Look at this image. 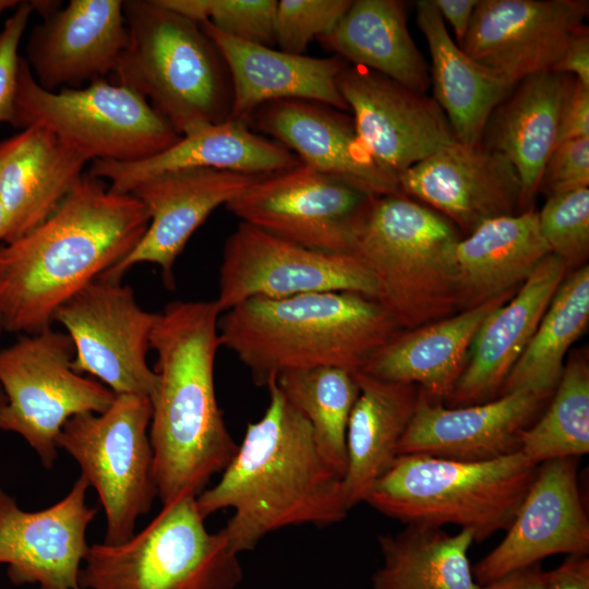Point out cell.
Returning <instances> with one entry per match:
<instances>
[{"label":"cell","instance_id":"27","mask_svg":"<svg viewBox=\"0 0 589 589\" xmlns=\"http://www.w3.org/2000/svg\"><path fill=\"white\" fill-rule=\"evenodd\" d=\"M301 160L287 147L257 135L244 121L228 119L204 125L164 152L137 161L93 160L88 175L109 181L116 193L130 194L141 181L183 168H214L268 175L291 169Z\"/></svg>","mask_w":589,"mask_h":589},{"label":"cell","instance_id":"43","mask_svg":"<svg viewBox=\"0 0 589 589\" xmlns=\"http://www.w3.org/2000/svg\"><path fill=\"white\" fill-rule=\"evenodd\" d=\"M589 137V86L575 79L562 106L557 144Z\"/></svg>","mask_w":589,"mask_h":589},{"label":"cell","instance_id":"29","mask_svg":"<svg viewBox=\"0 0 589 589\" xmlns=\"http://www.w3.org/2000/svg\"><path fill=\"white\" fill-rule=\"evenodd\" d=\"M574 81L553 71L524 79L485 127L481 142L503 154L517 171L522 212L539 191L543 168L557 145L562 106Z\"/></svg>","mask_w":589,"mask_h":589},{"label":"cell","instance_id":"39","mask_svg":"<svg viewBox=\"0 0 589 589\" xmlns=\"http://www.w3.org/2000/svg\"><path fill=\"white\" fill-rule=\"evenodd\" d=\"M541 235L552 254L568 267L582 266L589 253V189L554 194L538 213Z\"/></svg>","mask_w":589,"mask_h":589},{"label":"cell","instance_id":"41","mask_svg":"<svg viewBox=\"0 0 589 589\" xmlns=\"http://www.w3.org/2000/svg\"><path fill=\"white\" fill-rule=\"evenodd\" d=\"M589 185V137L556 145L540 179L539 191L548 197Z\"/></svg>","mask_w":589,"mask_h":589},{"label":"cell","instance_id":"6","mask_svg":"<svg viewBox=\"0 0 589 589\" xmlns=\"http://www.w3.org/2000/svg\"><path fill=\"white\" fill-rule=\"evenodd\" d=\"M129 43L116 84L142 95L183 136L231 116L227 65L201 25L159 0L123 1Z\"/></svg>","mask_w":589,"mask_h":589},{"label":"cell","instance_id":"34","mask_svg":"<svg viewBox=\"0 0 589 589\" xmlns=\"http://www.w3.org/2000/svg\"><path fill=\"white\" fill-rule=\"evenodd\" d=\"M383 565L372 577V589H479L468 551L474 534H455L443 527L407 525L377 539Z\"/></svg>","mask_w":589,"mask_h":589},{"label":"cell","instance_id":"49","mask_svg":"<svg viewBox=\"0 0 589 589\" xmlns=\"http://www.w3.org/2000/svg\"><path fill=\"white\" fill-rule=\"evenodd\" d=\"M20 3V0H0V15L7 10L16 8Z\"/></svg>","mask_w":589,"mask_h":589},{"label":"cell","instance_id":"20","mask_svg":"<svg viewBox=\"0 0 589 589\" xmlns=\"http://www.w3.org/2000/svg\"><path fill=\"white\" fill-rule=\"evenodd\" d=\"M398 184L402 194L430 205L467 233L520 209L516 169L482 142L455 140L405 170Z\"/></svg>","mask_w":589,"mask_h":589},{"label":"cell","instance_id":"31","mask_svg":"<svg viewBox=\"0 0 589 589\" xmlns=\"http://www.w3.org/2000/svg\"><path fill=\"white\" fill-rule=\"evenodd\" d=\"M550 253L532 208L482 223L456 247L461 311L518 289Z\"/></svg>","mask_w":589,"mask_h":589},{"label":"cell","instance_id":"14","mask_svg":"<svg viewBox=\"0 0 589 589\" xmlns=\"http://www.w3.org/2000/svg\"><path fill=\"white\" fill-rule=\"evenodd\" d=\"M347 291L376 297L375 281L351 254L311 250L240 223L227 238L215 300L221 313L253 298Z\"/></svg>","mask_w":589,"mask_h":589},{"label":"cell","instance_id":"50","mask_svg":"<svg viewBox=\"0 0 589 589\" xmlns=\"http://www.w3.org/2000/svg\"><path fill=\"white\" fill-rule=\"evenodd\" d=\"M4 231H5V216H4L2 204L0 202V241H3Z\"/></svg>","mask_w":589,"mask_h":589},{"label":"cell","instance_id":"51","mask_svg":"<svg viewBox=\"0 0 589 589\" xmlns=\"http://www.w3.org/2000/svg\"><path fill=\"white\" fill-rule=\"evenodd\" d=\"M2 329H3V328H2V325H1V322H0V332H1ZM4 402H5V396H4V393H3V390H2V388H1V386H0V409H1V407L4 405Z\"/></svg>","mask_w":589,"mask_h":589},{"label":"cell","instance_id":"35","mask_svg":"<svg viewBox=\"0 0 589 589\" xmlns=\"http://www.w3.org/2000/svg\"><path fill=\"white\" fill-rule=\"evenodd\" d=\"M589 322V266L566 275L533 336L505 378L497 396L525 389L551 397L570 346Z\"/></svg>","mask_w":589,"mask_h":589},{"label":"cell","instance_id":"30","mask_svg":"<svg viewBox=\"0 0 589 589\" xmlns=\"http://www.w3.org/2000/svg\"><path fill=\"white\" fill-rule=\"evenodd\" d=\"M359 393L346 435L347 468L341 479L348 507L365 502L398 457V445L413 416L419 387L354 373Z\"/></svg>","mask_w":589,"mask_h":589},{"label":"cell","instance_id":"26","mask_svg":"<svg viewBox=\"0 0 589 589\" xmlns=\"http://www.w3.org/2000/svg\"><path fill=\"white\" fill-rule=\"evenodd\" d=\"M91 160L40 127L0 142V202L9 243L50 217L74 190Z\"/></svg>","mask_w":589,"mask_h":589},{"label":"cell","instance_id":"25","mask_svg":"<svg viewBox=\"0 0 589 589\" xmlns=\"http://www.w3.org/2000/svg\"><path fill=\"white\" fill-rule=\"evenodd\" d=\"M218 48L232 86L230 119L244 121L260 106L279 99L317 101L338 110L348 106L337 77L348 63L337 57L292 55L232 38L208 21L200 23Z\"/></svg>","mask_w":589,"mask_h":589},{"label":"cell","instance_id":"1","mask_svg":"<svg viewBox=\"0 0 589 589\" xmlns=\"http://www.w3.org/2000/svg\"><path fill=\"white\" fill-rule=\"evenodd\" d=\"M149 224L132 194L83 175L39 226L0 247V322L13 333L51 327L56 311L127 256Z\"/></svg>","mask_w":589,"mask_h":589},{"label":"cell","instance_id":"48","mask_svg":"<svg viewBox=\"0 0 589 589\" xmlns=\"http://www.w3.org/2000/svg\"><path fill=\"white\" fill-rule=\"evenodd\" d=\"M34 12L41 19H46L61 9L62 1L59 0H29Z\"/></svg>","mask_w":589,"mask_h":589},{"label":"cell","instance_id":"17","mask_svg":"<svg viewBox=\"0 0 589 589\" xmlns=\"http://www.w3.org/2000/svg\"><path fill=\"white\" fill-rule=\"evenodd\" d=\"M589 520L578 485V458L538 466L502 541L472 566L478 585L555 555H588Z\"/></svg>","mask_w":589,"mask_h":589},{"label":"cell","instance_id":"38","mask_svg":"<svg viewBox=\"0 0 589 589\" xmlns=\"http://www.w3.org/2000/svg\"><path fill=\"white\" fill-rule=\"evenodd\" d=\"M166 8L250 44L275 46L276 0H159Z\"/></svg>","mask_w":589,"mask_h":589},{"label":"cell","instance_id":"24","mask_svg":"<svg viewBox=\"0 0 589 589\" xmlns=\"http://www.w3.org/2000/svg\"><path fill=\"white\" fill-rule=\"evenodd\" d=\"M567 269L565 261L548 254L515 294L489 315L473 339L467 363L445 406H468L497 397Z\"/></svg>","mask_w":589,"mask_h":589},{"label":"cell","instance_id":"21","mask_svg":"<svg viewBox=\"0 0 589 589\" xmlns=\"http://www.w3.org/2000/svg\"><path fill=\"white\" fill-rule=\"evenodd\" d=\"M550 398L518 389L485 402L447 407L419 388L413 416L398 445V456L485 461L519 452L522 432Z\"/></svg>","mask_w":589,"mask_h":589},{"label":"cell","instance_id":"16","mask_svg":"<svg viewBox=\"0 0 589 589\" xmlns=\"http://www.w3.org/2000/svg\"><path fill=\"white\" fill-rule=\"evenodd\" d=\"M588 2L481 0L459 46L510 84L551 68L586 25Z\"/></svg>","mask_w":589,"mask_h":589},{"label":"cell","instance_id":"44","mask_svg":"<svg viewBox=\"0 0 589 589\" xmlns=\"http://www.w3.org/2000/svg\"><path fill=\"white\" fill-rule=\"evenodd\" d=\"M550 71L568 74L589 86V35L582 27L570 40L565 51Z\"/></svg>","mask_w":589,"mask_h":589},{"label":"cell","instance_id":"7","mask_svg":"<svg viewBox=\"0 0 589 589\" xmlns=\"http://www.w3.org/2000/svg\"><path fill=\"white\" fill-rule=\"evenodd\" d=\"M537 470L520 452L485 461L399 455L365 503L406 525L468 529L482 542L508 528Z\"/></svg>","mask_w":589,"mask_h":589},{"label":"cell","instance_id":"23","mask_svg":"<svg viewBox=\"0 0 589 589\" xmlns=\"http://www.w3.org/2000/svg\"><path fill=\"white\" fill-rule=\"evenodd\" d=\"M247 124L277 140L303 165L351 181L381 196L401 193L398 179L373 159L353 120L334 107L304 99H279L257 107Z\"/></svg>","mask_w":589,"mask_h":589},{"label":"cell","instance_id":"37","mask_svg":"<svg viewBox=\"0 0 589 589\" xmlns=\"http://www.w3.org/2000/svg\"><path fill=\"white\" fill-rule=\"evenodd\" d=\"M519 452L533 465L589 453V366L572 354L549 407L521 434Z\"/></svg>","mask_w":589,"mask_h":589},{"label":"cell","instance_id":"3","mask_svg":"<svg viewBox=\"0 0 589 589\" xmlns=\"http://www.w3.org/2000/svg\"><path fill=\"white\" fill-rule=\"evenodd\" d=\"M220 314L215 300L175 301L157 313L152 329L157 384L149 440L163 505L187 493L197 496L238 448L215 392Z\"/></svg>","mask_w":589,"mask_h":589},{"label":"cell","instance_id":"32","mask_svg":"<svg viewBox=\"0 0 589 589\" xmlns=\"http://www.w3.org/2000/svg\"><path fill=\"white\" fill-rule=\"evenodd\" d=\"M416 9L431 53L433 99L457 141L480 143L491 115L516 85L469 57L453 40L431 0L417 1Z\"/></svg>","mask_w":589,"mask_h":589},{"label":"cell","instance_id":"42","mask_svg":"<svg viewBox=\"0 0 589 589\" xmlns=\"http://www.w3.org/2000/svg\"><path fill=\"white\" fill-rule=\"evenodd\" d=\"M34 12L29 1H21L0 32V122L11 124L17 89V49Z\"/></svg>","mask_w":589,"mask_h":589},{"label":"cell","instance_id":"12","mask_svg":"<svg viewBox=\"0 0 589 589\" xmlns=\"http://www.w3.org/2000/svg\"><path fill=\"white\" fill-rule=\"evenodd\" d=\"M375 197L351 181L301 163L265 175L226 207L242 223L283 240L350 254L356 230Z\"/></svg>","mask_w":589,"mask_h":589},{"label":"cell","instance_id":"33","mask_svg":"<svg viewBox=\"0 0 589 589\" xmlns=\"http://www.w3.org/2000/svg\"><path fill=\"white\" fill-rule=\"evenodd\" d=\"M320 45L347 63L383 74L425 94V61L407 27L406 5L397 0H357Z\"/></svg>","mask_w":589,"mask_h":589},{"label":"cell","instance_id":"19","mask_svg":"<svg viewBox=\"0 0 589 589\" xmlns=\"http://www.w3.org/2000/svg\"><path fill=\"white\" fill-rule=\"evenodd\" d=\"M264 176L183 168L141 181L130 194L146 207L148 227L130 253L100 276L121 279L133 266L152 263L160 268L166 285L172 287L175 262L195 230L214 209L226 205Z\"/></svg>","mask_w":589,"mask_h":589},{"label":"cell","instance_id":"28","mask_svg":"<svg viewBox=\"0 0 589 589\" xmlns=\"http://www.w3.org/2000/svg\"><path fill=\"white\" fill-rule=\"evenodd\" d=\"M516 291L417 328L400 329L360 372L386 381L414 384L431 398L445 402L464 371L480 327Z\"/></svg>","mask_w":589,"mask_h":589},{"label":"cell","instance_id":"22","mask_svg":"<svg viewBox=\"0 0 589 589\" xmlns=\"http://www.w3.org/2000/svg\"><path fill=\"white\" fill-rule=\"evenodd\" d=\"M128 43L122 0H71L33 27L24 58L44 89L80 88L112 74Z\"/></svg>","mask_w":589,"mask_h":589},{"label":"cell","instance_id":"45","mask_svg":"<svg viewBox=\"0 0 589 589\" xmlns=\"http://www.w3.org/2000/svg\"><path fill=\"white\" fill-rule=\"evenodd\" d=\"M545 589H589L588 555H570L549 570Z\"/></svg>","mask_w":589,"mask_h":589},{"label":"cell","instance_id":"15","mask_svg":"<svg viewBox=\"0 0 589 589\" xmlns=\"http://www.w3.org/2000/svg\"><path fill=\"white\" fill-rule=\"evenodd\" d=\"M337 86L353 113L358 136L378 166L397 179L456 140L433 98L383 74L347 65Z\"/></svg>","mask_w":589,"mask_h":589},{"label":"cell","instance_id":"47","mask_svg":"<svg viewBox=\"0 0 589 589\" xmlns=\"http://www.w3.org/2000/svg\"><path fill=\"white\" fill-rule=\"evenodd\" d=\"M443 21L454 29L457 45L460 46L470 26L478 0H431Z\"/></svg>","mask_w":589,"mask_h":589},{"label":"cell","instance_id":"4","mask_svg":"<svg viewBox=\"0 0 589 589\" xmlns=\"http://www.w3.org/2000/svg\"><path fill=\"white\" fill-rule=\"evenodd\" d=\"M401 328L373 298L347 291L253 298L220 314V346L266 386L288 371L356 373Z\"/></svg>","mask_w":589,"mask_h":589},{"label":"cell","instance_id":"10","mask_svg":"<svg viewBox=\"0 0 589 589\" xmlns=\"http://www.w3.org/2000/svg\"><path fill=\"white\" fill-rule=\"evenodd\" d=\"M152 404L147 396L116 394L100 413L69 419L57 437L81 474L96 490L106 515L104 543L120 544L135 533L139 517L158 496L149 440Z\"/></svg>","mask_w":589,"mask_h":589},{"label":"cell","instance_id":"9","mask_svg":"<svg viewBox=\"0 0 589 589\" xmlns=\"http://www.w3.org/2000/svg\"><path fill=\"white\" fill-rule=\"evenodd\" d=\"M11 124L44 128L91 161L146 159L181 137L135 91L103 79L49 92L37 84L24 57Z\"/></svg>","mask_w":589,"mask_h":589},{"label":"cell","instance_id":"40","mask_svg":"<svg viewBox=\"0 0 589 589\" xmlns=\"http://www.w3.org/2000/svg\"><path fill=\"white\" fill-rule=\"evenodd\" d=\"M350 0H280L275 21L279 50L303 55L309 43L329 33L347 12Z\"/></svg>","mask_w":589,"mask_h":589},{"label":"cell","instance_id":"13","mask_svg":"<svg viewBox=\"0 0 589 589\" xmlns=\"http://www.w3.org/2000/svg\"><path fill=\"white\" fill-rule=\"evenodd\" d=\"M157 313L137 303L121 279L99 276L55 313L74 346L72 368L94 376L115 394L151 398L157 375L147 351Z\"/></svg>","mask_w":589,"mask_h":589},{"label":"cell","instance_id":"18","mask_svg":"<svg viewBox=\"0 0 589 589\" xmlns=\"http://www.w3.org/2000/svg\"><path fill=\"white\" fill-rule=\"evenodd\" d=\"M88 485L81 474L62 500L37 512L21 509L0 488V564L13 585L81 589L86 530L97 514L86 504Z\"/></svg>","mask_w":589,"mask_h":589},{"label":"cell","instance_id":"11","mask_svg":"<svg viewBox=\"0 0 589 589\" xmlns=\"http://www.w3.org/2000/svg\"><path fill=\"white\" fill-rule=\"evenodd\" d=\"M74 346L51 327L26 334L0 350V386L5 402L0 430L21 435L46 469L58 457L57 437L74 416L104 412L116 394L72 368Z\"/></svg>","mask_w":589,"mask_h":589},{"label":"cell","instance_id":"8","mask_svg":"<svg viewBox=\"0 0 589 589\" xmlns=\"http://www.w3.org/2000/svg\"><path fill=\"white\" fill-rule=\"evenodd\" d=\"M204 520L196 495L187 493L130 540L89 545L81 589H236L243 579L239 554Z\"/></svg>","mask_w":589,"mask_h":589},{"label":"cell","instance_id":"5","mask_svg":"<svg viewBox=\"0 0 589 589\" xmlns=\"http://www.w3.org/2000/svg\"><path fill=\"white\" fill-rule=\"evenodd\" d=\"M459 233L446 217L402 193L376 196L361 219L351 255L376 285L375 300L401 329L459 311Z\"/></svg>","mask_w":589,"mask_h":589},{"label":"cell","instance_id":"2","mask_svg":"<svg viewBox=\"0 0 589 589\" xmlns=\"http://www.w3.org/2000/svg\"><path fill=\"white\" fill-rule=\"evenodd\" d=\"M275 380L266 385L269 401L263 417L248 424L219 481L196 496L204 518L233 509L221 530L237 554L252 551L273 531L326 527L342 521L350 510L341 478L323 460L309 422Z\"/></svg>","mask_w":589,"mask_h":589},{"label":"cell","instance_id":"36","mask_svg":"<svg viewBox=\"0 0 589 589\" xmlns=\"http://www.w3.org/2000/svg\"><path fill=\"white\" fill-rule=\"evenodd\" d=\"M275 381L288 402L309 422L323 460L342 479L347 426L359 393L354 373L318 366L288 371Z\"/></svg>","mask_w":589,"mask_h":589},{"label":"cell","instance_id":"46","mask_svg":"<svg viewBox=\"0 0 589 589\" xmlns=\"http://www.w3.org/2000/svg\"><path fill=\"white\" fill-rule=\"evenodd\" d=\"M549 572L540 563L513 570L480 585L479 589H545Z\"/></svg>","mask_w":589,"mask_h":589}]
</instances>
